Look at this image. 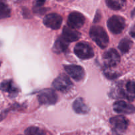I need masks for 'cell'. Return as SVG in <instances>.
<instances>
[{
    "mask_svg": "<svg viewBox=\"0 0 135 135\" xmlns=\"http://www.w3.org/2000/svg\"><path fill=\"white\" fill-rule=\"evenodd\" d=\"M90 36L102 49L105 48L108 46L109 37L102 26H92L90 30Z\"/></svg>",
    "mask_w": 135,
    "mask_h": 135,
    "instance_id": "6da1fadb",
    "label": "cell"
},
{
    "mask_svg": "<svg viewBox=\"0 0 135 135\" xmlns=\"http://www.w3.org/2000/svg\"><path fill=\"white\" fill-rule=\"evenodd\" d=\"M75 54L81 59H91L94 55V52L92 47L86 42H79L74 49Z\"/></svg>",
    "mask_w": 135,
    "mask_h": 135,
    "instance_id": "7a4b0ae2",
    "label": "cell"
},
{
    "mask_svg": "<svg viewBox=\"0 0 135 135\" xmlns=\"http://www.w3.org/2000/svg\"><path fill=\"white\" fill-rule=\"evenodd\" d=\"M108 27L113 34H120L125 27V20L122 17L113 15L108 19Z\"/></svg>",
    "mask_w": 135,
    "mask_h": 135,
    "instance_id": "3957f363",
    "label": "cell"
},
{
    "mask_svg": "<svg viewBox=\"0 0 135 135\" xmlns=\"http://www.w3.org/2000/svg\"><path fill=\"white\" fill-rule=\"evenodd\" d=\"M55 89L62 92H67L73 87V83L67 75L62 74L58 76L52 83Z\"/></svg>",
    "mask_w": 135,
    "mask_h": 135,
    "instance_id": "277c9868",
    "label": "cell"
},
{
    "mask_svg": "<svg viewBox=\"0 0 135 135\" xmlns=\"http://www.w3.org/2000/svg\"><path fill=\"white\" fill-rule=\"evenodd\" d=\"M38 101L40 104L51 105L57 101V95L52 89L42 90L38 96Z\"/></svg>",
    "mask_w": 135,
    "mask_h": 135,
    "instance_id": "5b68a950",
    "label": "cell"
},
{
    "mask_svg": "<svg viewBox=\"0 0 135 135\" xmlns=\"http://www.w3.org/2000/svg\"><path fill=\"white\" fill-rule=\"evenodd\" d=\"M104 64L108 67H113L120 62V55L115 49H109L103 56Z\"/></svg>",
    "mask_w": 135,
    "mask_h": 135,
    "instance_id": "8992f818",
    "label": "cell"
},
{
    "mask_svg": "<svg viewBox=\"0 0 135 135\" xmlns=\"http://www.w3.org/2000/svg\"><path fill=\"white\" fill-rule=\"evenodd\" d=\"M85 18L84 15L79 12H73L69 15L67 24L69 27L73 29L80 28L84 25Z\"/></svg>",
    "mask_w": 135,
    "mask_h": 135,
    "instance_id": "52a82bcc",
    "label": "cell"
},
{
    "mask_svg": "<svg viewBox=\"0 0 135 135\" xmlns=\"http://www.w3.org/2000/svg\"><path fill=\"white\" fill-rule=\"evenodd\" d=\"M64 67L67 73L74 80L80 81L84 78L85 73L83 67L80 66L76 65H65Z\"/></svg>",
    "mask_w": 135,
    "mask_h": 135,
    "instance_id": "ba28073f",
    "label": "cell"
},
{
    "mask_svg": "<svg viewBox=\"0 0 135 135\" xmlns=\"http://www.w3.org/2000/svg\"><path fill=\"white\" fill-rule=\"evenodd\" d=\"M62 17L56 13L48 14L44 18V24L47 27L53 30H57L61 27L62 24Z\"/></svg>",
    "mask_w": 135,
    "mask_h": 135,
    "instance_id": "9c48e42d",
    "label": "cell"
},
{
    "mask_svg": "<svg viewBox=\"0 0 135 135\" xmlns=\"http://www.w3.org/2000/svg\"><path fill=\"white\" fill-rule=\"evenodd\" d=\"M113 109L119 113L131 114L135 113V107L124 101H117L113 104Z\"/></svg>",
    "mask_w": 135,
    "mask_h": 135,
    "instance_id": "30bf717a",
    "label": "cell"
},
{
    "mask_svg": "<svg viewBox=\"0 0 135 135\" xmlns=\"http://www.w3.org/2000/svg\"><path fill=\"white\" fill-rule=\"evenodd\" d=\"M80 36L81 34L79 32H78L75 29L69 27V26H65L63 28L62 37L65 40H66L69 43L77 41L78 40L80 39Z\"/></svg>",
    "mask_w": 135,
    "mask_h": 135,
    "instance_id": "8fae6325",
    "label": "cell"
},
{
    "mask_svg": "<svg viewBox=\"0 0 135 135\" xmlns=\"http://www.w3.org/2000/svg\"><path fill=\"white\" fill-rule=\"evenodd\" d=\"M110 123L117 130L120 131H125L127 129L129 125V121L122 115H118L113 117L109 120Z\"/></svg>",
    "mask_w": 135,
    "mask_h": 135,
    "instance_id": "7c38bea8",
    "label": "cell"
},
{
    "mask_svg": "<svg viewBox=\"0 0 135 135\" xmlns=\"http://www.w3.org/2000/svg\"><path fill=\"white\" fill-rule=\"evenodd\" d=\"M73 108L79 114H86L89 112V108L82 98H77L74 102Z\"/></svg>",
    "mask_w": 135,
    "mask_h": 135,
    "instance_id": "4fadbf2b",
    "label": "cell"
},
{
    "mask_svg": "<svg viewBox=\"0 0 135 135\" xmlns=\"http://www.w3.org/2000/svg\"><path fill=\"white\" fill-rule=\"evenodd\" d=\"M69 46V42L65 40L63 37H60L58 38L54 44L53 50L55 51L56 54H61L67 50V47Z\"/></svg>",
    "mask_w": 135,
    "mask_h": 135,
    "instance_id": "5bb4252c",
    "label": "cell"
},
{
    "mask_svg": "<svg viewBox=\"0 0 135 135\" xmlns=\"http://www.w3.org/2000/svg\"><path fill=\"white\" fill-rule=\"evenodd\" d=\"M132 41L128 38H124L120 41L119 44V49L123 54H126L131 49L132 46Z\"/></svg>",
    "mask_w": 135,
    "mask_h": 135,
    "instance_id": "9a60e30c",
    "label": "cell"
},
{
    "mask_svg": "<svg viewBox=\"0 0 135 135\" xmlns=\"http://www.w3.org/2000/svg\"><path fill=\"white\" fill-rule=\"evenodd\" d=\"M1 88L5 92H8L11 94H15L17 92V88L11 80L4 82L1 85Z\"/></svg>",
    "mask_w": 135,
    "mask_h": 135,
    "instance_id": "2e32d148",
    "label": "cell"
},
{
    "mask_svg": "<svg viewBox=\"0 0 135 135\" xmlns=\"http://www.w3.org/2000/svg\"><path fill=\"white\" fill-rule=\"evenodd\" d=\"M11 9L7 4L0 1V19L6 18L10 17Z\"/></svg>",
    "mask_w": 135,
    "mask_h": 135,
    "instance_id": "e0dca14e",
    "label": "cell"
},
{
    "mask_svg": "<svg viewBox=\"0 0 135 135\" xmlns=\"http://www.w3.org/2000/svg\"><path fill=\"white\" fill-rule=\"evenodd\" d=\"M108 7L113 10H119L123 7L125 4L124 1H118V0H107L105 1Z\"/></svg>",
    "mask_w": 135,
    "mask_h": 135,
    "instance_id": "ac0fdd59",
    "label": "cell"
},
{
    "mask_svg": "<svg viewBox=\"0 0 135 135\" xmlns=\"http://www.w3.org/2000/svg\"><path fill=\"white\" fill-rule=\"evenodd\" d=\"M26 135H46V133L42 129L37 127H30L25 131Z\"/></svg>",
    "mask_w": 135,
    "mask_h": 135,
    "instance_id": "d6986e66",
    "label": "cell"
},
{
    "mask_svg": "<svg viewBox=\"0 0 135 135\" xmlns=\"http://www.w3.org/2000/svg\"><path fill=\"white\" fill-rule=\"evenodd\" d=\"M127 90L131 94H135V82L129 81L126 85Z\"/></svg>",
    "mask_w": 135,
    "mask_h": 135,
    "instance_id": "ffe728a7",
    "label": "cell"
},
{
    "mask_svg": "<svg viewBox=\"0 0 135 135\" xmlns=\"http://www.w3.org/2000/svg\"><path fill=\"white\" fill-rule=\"evenodd\" d=\"M131 35L133 38H135V32H131Z\"/></svg>",
    "mask_w": 135,
    "mask_h": 135,
    "instance_id": "44dd1931",
    "label": "cell"
}]
</instances>
